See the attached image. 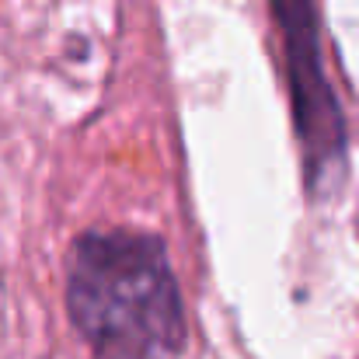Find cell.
<instances>
[{"instance_id": "7a4b0ae2", "label": "cell", "mask_w": 359, "mask_h": 359, "mask_svg": "<svg viewBox=\"0 0 359 359\" xmlns=\"http://www.w3.org/2000/svg\"><path fill=\"white\" fill-rule=\"evenodd\" d=\"M269 11L283 42L304 192L311 203H328L342 192L349 178V126L325 70L318 0H269Z\"/></svg>"}, {"instance_id": "6da1fadb", "label": "cell", "mask_w": 359, "mask_h": 359, "mask_svg": "<svg viewBox=\"0 0 359 359\" xmlns=\"http://www.w3.org/2000/svg\"><path fill=\"white\" fill-rule=\"evenodd\" d=\"M67 314L91 359H182L189 318L168 241L91 227L67 255Z\"/></svg>"}]
</instances>
